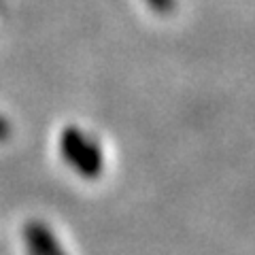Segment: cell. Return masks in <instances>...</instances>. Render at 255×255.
<instances>
[{
	"label": "cell",
	"mask_w": 255,
	"mask_h": 255,
	"mask_svg": "<svg viewBox=\"0 0 255 255\" xmlns=\"http://www.w3.org/2000/svg\"><path fill=\"white\" fill-rule=\"evenodd\" d=\"M60 155L81 179L94 181L105 170V155L100 145L81 128L66 126L60 132Z\"/></svg>",
	"instance_id": "6da1fadb"
},
{
	"label": "cell",
	"mask_w": 255,
	"mask_h": 255,
	"mask_svg": "<svg viewBox=\"0 0 255 255\" xmlns=\"http://www.w3.org/2000/svg\"><path fill=\"white\" fill-rule=\"evenodd\" d=\"M26 241L34 255H66L60 247L58 238L41 221H30L26 226Z\"/></svg>",
	"instance_id": "7a4b0ae2"
},
{
	"label": "cell",
	"mask_w": 255,
	"mask_h": 255,
	"mask_svg": "<svg viewBox=\"0 0 255 255\" xmlns=\"http://www.w3.org/2000/svg\"><path fill=\"white\" fill-rule=\"evenodd\" d=\"M151 11H155L159 15H168L177 9V0H145Z\"/></svg>",
	"instance_id": "3957f363"
},
{
	"label": "cell",
	"mask_w": 255,
	"mask_h": 255,
	"mask_svg": "<svg viewBox=\"0 0 255 255\" xmlns=\"http://www.w3.org/2000/svg\"><path fill=\"white\" fill-rule=\"evenodd\" d=\"M9 138H11V124L6 122L2 115H0V142L9 140Z\"/></svg>",
	"instance_id": "277c9868"
}]
</instances>
